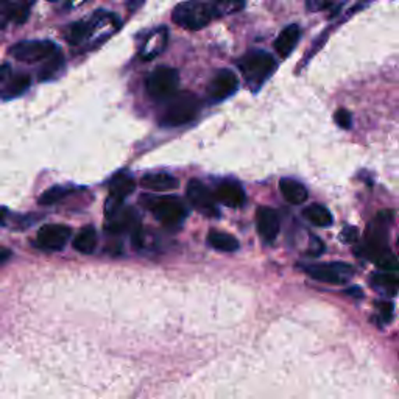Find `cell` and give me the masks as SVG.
Segmentation results:
<instances>
[{"label": "cell", "mask_w": 399, "mask_h": 399, "mask_svg": "<svg viewBox=\"0 0 399 399\" xmlns=\"http://www.w3.org/2000/svg\"><path fill=\"white\" fill-rule=\"evenodd\" d=\"M371 284L376 287L396 288L399 287V272H381L371 276Z\"/></svg>", "instance_id": "484cf974"}, {"label": "cell", "mask_w": 399, "mask_h": 399, "mask_svg": "<svg viewBox=\"0 0 399 399\" xmlns=\"http://www.w3.org/2000/svg\"><path fill=\"white\" fill-rule=\"evenodd\" d=\"M180 86V74L174 67H158L148 75L146 91L155 102H169Z\"/></svg>", "instance_id": "5b68a950"}, {"label": "cell", "mask_w": 399, "mask_h": 399, "mask_svg": "<svg viewBox=\"0 0 399 399\" xmlns=\"http://www.w3.org/2000/svg\"><path fill=\"white\" fill-rule=\"evenodd\" d=\"M13 20V0H0V30Z\"/></svg>", "instance_id": "f546056e"}, {"label": "cell", "mask_w": 399, "mask_h": 399, "mask_svg": "<svg viewBox=\"0 0 399 399\" xmlns=\"http://www.w3.org/2000/svg\"><path fill=\"white\" fill-rule=\"evenodd\" d=\"M377 307H379L384 321H390L391 316H393V304L391 302H381V304H377Z\"/></svg>", "instance_id": "d6a6232c"}, {"label": "cell", "mask_w": 399, "mask_h": 399, "mask_svg": "<svg viewBox=\"0 0 399 399\" xmlns=\"http://www.w3.org/2000/svg\"><path fill=\"white\" fill-rule=\"evenodd\" d=\"M67 194H69V189H67V188H63V186H55V188H52V189H49V190H46L44 194L41 195L39 203H41V204H46V206L55 204L57 202H59V200H63Z\"/></svg>", "instance_id": "f1b7e54d"}, {"label": "cell", "mask_w": 399, "mask_h": 399, "mask_svg": "<svg viewBox=\"0 0 399 399\" xmlns=\"http://www.w3.org/2000/svg\"><path fill=\"white\" fill-rule=\"evenodd\" d=\"M357 239H359V231H357L354 226H346V228L342 231V240L345 244H354Z\"/></svg>", "instance_id": "1f68e13d"}, {"label": "cell", "mask_w": 399, "mask_h": 399, "mask_svg": "<svg viewBox=\"0 0 399 399\" xmlns=\"http://www.w3.org/2000/svg\"><path fill=\"white\" fill-rule=\"evenodd\" d=\"M142 188L150 192H170L178 188V181L175 176L169 174H148L142 178Z\"/></svg>", "instance_id": "d6986e66"}, {"label": "cell", "mask_w": 399, "mask_h": 399, "mask_svg": "<svg viewBox=\"0 0 399 399\" xmlns=\"http://www.w3.org/2000/svg\"><path fill=\"white\" fill-rule=\"evenodd\" d=\"M142 202L146 203L151 214L160 220L162 225H166L167 228H178L184 222V218L188 217V208H186L180 197L156 195L142 198Z\"/></svg>", "instance_id": "277c9868"}, {"label": "cell", "mask_w": 399, "mask_h": 399, "mask_svg": "<svg viewBox=\"0 0 399 399\" xmlns=\"http://www.w3.org/2000/svg\"><path fill=\"white\" fill-rule=\"evenodd\" d=\"M237 89H239L237 75L234 74L231 69H222V71H218L214 77L211 78L206 92H208V99L212 103H216L231 97Z\"/></svg>", "instance_id": "9c48e42d"}, {"label": "cell", "mask_w": 399, "mask_h": 399, "mask_svg": "<svg viewBox=\"0 0 399 399\" xmlns=\"http://www.w3.org/2000/svg\"><path fill=\"white\" fill-rule=\"evenodd\" d=\"M49 2H57V0H49Z\"/></svg>", "instance_id": "8d00e7d4"}, {"label": "cell", "mask_w": 399, "mask_h": 399, "mask_svg": "<svg viewBox=\"0 0 399 399\" xmlns=\"http://www.w3.org/2000/svg\"><path fill=\"white\" fill-rule=\"evenodd\" d=\"M208 242L212 248L223 253H234L239 250V240L228 232L212 230L208 234Z\"/></svg>", "instance_id": "44dd1931"}, {"label": "cell", "mask_w": 399, "mask_h": 399, "mask_svg": "<svg viewBox=\"0 0 399 399\" xmlns=\"http://www.w3.org/2000/svg\"><path fill=\"white\" fill-rule=\"evenodd\" d=\"M92 22L89 20H80V22H75L72 25H69L64 33V38L69 44L72 46H80L83 44L85 41L92 38Z\"/></svg>", "instance_id": "ffe728a7"}, {"label": "cell", "mask_w": 399, "mask_h": 399, "mask_svg": "<svg viewBox=\"0 0 399 399\" xmlns=\"http://www.w3.org/2000/svg\"><path fill=\"white\" fill-rule=\"evenodd\" d=\"M373 262L379 267L382 272H398L399 270L398 259L390 250H385L377 254V256L373 259Z\"/></svg>", "instance_id": "83f0119b"}, {"label": "cell", "mask_w": 399, "mask_h": 399, "mask_svg": "<svg viewBox=\"0 0 399 399\" xmlns=\"http://www.w3.org/2000/svg\"><path fill=\"white\" fill-rule=\"evenodd\" d=\"M106 230L111 234H120L125 231L134 232L136 230H139V220H137V214L133 209L120 208L114 216L108 217Z\"/></svg>", "instance_id": "5bb4252c"}, {"label": "cell", "mask_w": 399, "mask_h": 399, "mask_svg": "<svg viewBox=\"0 0 399 399\" xmlns=\"http://www.w3.org/2000/svg\"><path fill=\"white\" fill-rule=\"evenodd\" d=\"M30 77L22 72H13L11 66L0 67V95L2 99H15L30 88Z\"/></svg>", "instance_id": "8fae6325"}, {"label": "cell", "mask_w": 399, "mask_h": 399, "mask_svg": "<svg viewBox=\"0 0 399 399\" xmlns=\"http://www.w3.org/2000/svg\"><path fill=\"white\" fill-rule=\"evenodd\" d=\"M256 226L259 236L262 237V240H265L268 244L273 242V240L278 237L281 228L278 212L272 208H268V206L259 208L256 212Z\"/></svg>", "instance_id": "7c38bea8"}, {"label": "cell", "mask_w": 399, "mask_h": 399, "mask_svg": "<svg viewBox=\"0 0 399 399\" xmlns=\"http://www.w3.org/2000/svg\"><path fill=\"white\" fill-rule=\"evenodd\" d=\"M301 38V29L297 24L287 25L286 29H283L278 34V38L274 39V50L279 55L281 58L290 57V53L295 50L298 41Z\"/></svg>", "instance_id": "2e32d148"}, {"label": "cell", "mask_w": 399, "mask_h": 399, "mask_svg": "<svg viewBox=\"0 0 399 399\" xmlns=\"http://www.w3.org/2000/svg\"><path fill=\"white\" fill-rule=\"evenodd\" d=\"M169 43V31L166 27H160V29L155 30L153 33H150L146 43H144L142 49H141V58L150 61L156 58L158 55H161L164 50H166Z\"/></svg>", "instance_id": "9a60e30c"}, {"label": "cell", "mask_w": 399, "mask_h": 399, "mask_svg": "<svg viewBox=\"0 0 399 399\" xmlns=\"http://www.w3.org/2000/svg\"><path fill=\"white\" fill-rule=\"evenodd\" d=\"M237 67L246 85L256 92L276 71V61L265 50H250L237 61Z\"/></svg>", "instance_id": "6da1fadb"}, {"label": "cell", "mask_w": 399, "mask_h": 399, "mask_svg": "<svg viewBox=\"0 0 399 399\" xmlns=\"http://www.w3.org/2000/svg\"><path fill=\"white\" fill-rule=\"evenodd\" d=\"M188 198L190 204L194 206V209L198 211L200 214H203L206 217L216 218L220 216V211L216 204V197L212 192L206 188L203 183H200L197 180H192L188 184Z\"/></svg>", "instance_id": "ba28073f"}, {"label": "cell", "mask_w": 399, "mask_h": 399, "mask_svg": "<svg viewBox=\"0 0 399 399\" xmlns=\"http://www.w3.org/2000/svg\"><path fill=\"white\" fill-rule=\"evenodd\" d=\"M304 272L312 279L325 284H345L353 276V268L342 262L307 265L304 267Z\"/></svg>", "instance_id": "52a82bcc"}, {"label": "cell", "mask_w": 399, "mask_h": 399, "mask_svg": "<svg viewBox=\"0 0 399 399\" xmlns=\"http://www.w3.org/2000/svg\"><path fill=\"white\" fill-rule=\"evenodd\" d=\"M63 69H64V57L63 53L58 50L57 53H53L50 58H47L44 61V66L41 67L38 77L41 81H49L57 78L58 75L63 72Z\"/></svg>", "instance_id": "cb8c5ba5"}, {"label": "cell", "mask_w": 399, "mask_h": 399, "mask_svg": "<svg viewBox=\"0 0 399 399\" xmlns=\"http://www.w3.org/2000/svg\"><path fill=\"white\" fill-rule=\"evenodd\" d=\"M214 18L234 15L245 6V0H209Z\"/></svg>", "instance_id": "d4e9b609"}, {"label": "cell", "mask_w": 399, "mask_h": 399, "mask_svg": "<svg viewBox=\"0 0 399 399\" xmlns=\"http://www.w3.org/2000/svg\"><path fill=\"white\" fill-rule=\"evenodd\" d=\"M8 254L10 253L6 251V250H0V262H4L5 259H8Z\"/></svg>", "instance_id": "d590c367"}, {"label": "cell", "mask_w": 399, "mask_h": 399, "mask_svg": "<svg viewBox=\"0 0 399 399\" xmlns=\"http://www.w3.org/2000/svg\"><path fill=\"white\" fill-rule=\"evenodd\" d=\"M335 123L343 130H349L353 127V120H351V113L346 111V109H339V111L335 113Z\"/></svg>", "instance_id": "4dcf8cb0"}, {"label": "cell", "mask_w": 399, "mask_h": 399, "mask_svg": "<svg viewBox=\"0 0 399 399\" xmlns=\"http://www.w3.org/2000/svg\"><path fill=\"white\" fill-rule=\"evenodd\" d=\"M166 103L167 105L160 117V123L167 128L186 125V123L194 120L202 109V102L195 94L189 91L176 92Z\"/></svg>", "instance_id": "7a4b0ae2"}, {"label": "cell", "mask_w": 399, "mask_h": 399, "mask_svg": "<svg viewBox=\"0 0 399 399\" xmlns=\"http://www.w3.org/2000/svg\"><path fill=\"white\" fill-rule=\"evenodd\" d=\"M398 250H399V240H398Z\"/></svg>", "instance_id": "74e56055"}, {"label": "cell", "mask_w": 399, "mask_h": 399, "mask_svg": "<svg viewBox=\"0 0 399 399\" xmlns=\"http://www.w3.org/2000/svg\"><path fill=\"white\" fill-rule=\"evenodd\" d=\"M326 2L328 0H306V6L309 11H320Z\"/></svg>", "instance_id": "836d02e7"}, {"label": "cell", "mask_w": 399, "mask_h": 399, "mask_svg": "<svg viewBox=\"0 0 399 399\" xmlns=\"http://www.w3.org/2000/svg\"><path fill=\"white\" fill-rule=\"evenodd\" d=\"M33 0H15L13 2V22L24 24L30 16Z\"/></svg>", "instance_id": "4316f807"}, {"label": "cell", "mask_w": 399, "mask_h": 399, "mask_svg": "<svg viewBox=\"0 0 399 399\" xmlns=\"http://www.w3.org/2000/svg\"><path fill=\"white\" fill-rule=\"evenodd\" d=\"M6 216H8V211L0 206V223H4V220L6 218Z\"/></svg>", "instance_id": "e575fe53"}, {"label": "cell", "mask_w": 399, "mask_h": 399, "mask_svg": "<svg viewBox=\"0 0 399 399\" xmlns=\"http://www.w3.org/2000/svg\"><path fill=\"white\" fill-rule=\"evenodd\" d=\"M136 189V181L133 176L127 174L115 175L109 183V200L117 203H123V200L130 197Z\"/></svg>", "instance_id": "e0dca14e"}, {"label": "cell", "mask_w": 399, "mask_h": 399, "mask_svg": "<svg viewBox=\"0 0 399 399\" xmlns=\"http://www.w3.org/2000/svg\"><path fill=\"white\" fill-rule=\"evenodd\" d=\"M58 52V47L52 41H22L13 47H10L8 53L18 61H22L27 64L39 63L50 58L53 53Z\"/></svg>", "instance_id": "8992f818"}, {"label": "cell", "mask_w": 399, "mask_h": 399, "mask_svg": "<svg viewBox=\"0 0 399 399\" xmlns=\"http://www.w3.org/2000/svg\"><path fill=\"white\" fill-rule=\"evenodd\" d=\"M72 236V230L66 225H44L39 228L36 236V245L43 250L59 251L67 245L69 239Z\"/></svg>", "instance_id": "30bf717a"}, {"label": "cell", "mask_w": 399, "mask_h": 399, "mask_svg": "<svg viewBox=\"0 0 399 399\" xmlns=\"http://www.w3.org/2000/svg\"><path fill=\"white\" fill-rule=\"evenodd\" d=\"M214 197L218 203L228 208H240L245 203V190L237 181H223L217 186Z\"/></svg>", "instance_id": "4fadbf2b"}, {"label": "cell", "mask_w": 399, "mask_h": 399, "mask_svg": "<svg viewBox=\"0 0 399 399\" xmlns=\"http://www.w3.org/2000/svg\"><path fill=\"white\" fill-rule=\"evenodd\" d=\"M279 190L284 200L290 204H302L307 200V189L300 181L292 180V178H283L279 181Z\"/></svg>", "instance_id": "ac0fdd59"}, {"label": "cell", "mask_w": 399, "mask_h": 399, "mask_svg": "<svg viewBox=\"0 0 399 399\" xmlns=\"http://www.w3.org/2000/svg\"><path fill=\"white\" fill-rule=\"evenodd\" d=\"M172 18L181 29L197 31L209 25L214 19V13H212L209 0H186L175 6Z\"/></svg>", "instance_id": "3957f363"}, {"label": "cell", "mask_w": 399, "mask_h": 399, "mask_svg": "<svg viewBox=\"0 0 399 399\" xmlns=\"http://www.w3.org/2000/svg\"><path fill=\"white\" fill-rule=\"evenodd\" d=\"M302 216L315 226H320V228H328V226L332 225V216L329 212L328 208H325L323 204H312L302 211Z\"/></svg>", "instance_id": "603a6c76"}, {"label": "cell", "mask_w": 399, "mask_h": 399, "mask_svg": "<svg viewBox=\"0 0 399 399\" xmlns=\"http://www.w3.org/2000/svg\"><path fill=\"white\" fill-rule=\"evenodd\" d=\"M74 248L81 254H92L97 248V232L94 226H85L74 239Z\"/></svg>", "instance_id": "7402d4cb"}]
</instances>
